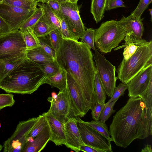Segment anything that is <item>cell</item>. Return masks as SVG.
<instances>
[{
  "label": "cell",
  "instance_id": "cell-1",
  "mask_svg": "<svg viewBox=\"0 0 152 152\" xmlns=\"http://www.w3.org/2000/svg\"><path fill=\"white\" fill-rule=\"evenodd\" d=\"M55 60L74 79L91 110L97 101L94 85L96 67L90 48L81 42L62 38Z\"/></svg>",
  "mask_w": 152,
  "mask_h": 152
},
{
  "label": "cell",
  "instance_id": "cell-2",
  "mask_svg": "<svg viewBox=\"0 0 152 152\" xmlns=\"http://www.w3.org/2000/svg\"><path fill=\"white\" fill-rule=\"evenodd\" d=\"M112 141L126 148L134 140L152 134V112L140 96L130 97L113 116L109 130Z\"/></svg>",
  "mask_w": 152,
  "mask_h": 152
},
{
  "label": "cell",
  "instance_id": "cell-3",
  "mask_svg": "<svg viewBox=\"0 0 152 152\" xmlns=\"http://www.w3.org/2000/svg\"><path fill=\"white\" fill-rule=\"evenodd\" d=\"M46 78L40 65L26 58L0 82V88L8 93L31 94Z\"/></svg>",
  "mask_w": 152,
  "mask_h": 152
},
{
  "label": "cell",
  "instance_id": "cell-4",
  "mask_svg": "<svg viewBox=\"0 0 152 152\" xmlns=\"http://www.w3.org/2000/svg\"><path fill=\"white\" fill-rule=\"evenodd\" d=\"M129 33L126 27L120 20L107 21L95 29L94 45L100 52H110L118 46Z\"/></svg>",
  "mask_w": 152,
  "mask_h": 152
},
{
  "label": "cell",
  "instance_id": "cell-5",
  "mask_svg": "<svg viewBox=\"0 0 152 152\" xmlns=\"http://www.w3.org/2000/svg\"><path fill=\"white\" fill-rule=\"evenodd\" d=\"M152 63V41L139 46L126 61L123 59L116 69L117 79L126 84L147 64Z\"/></svg>",
  "mask_w": 152,
  "mask_h": 152
},
{
  "label": "cell",
  "instance_id": "cell-6",
  "mask_svg": "<svg viewBox=\"0 0 152 152\" xmlns=\"http://www.w3.org/2000/svg\"><path fill=\"white\" fill-rule=\"evenodd\" d=\"M26 49L22 33L19 30L0 36V61L26 56Z\"/></svg>",
  "mask_w": 152,
  "mask_h": 152
},
{
  "label": "cell",
  "instance_id": "cell-7",
  "mask_svg": "<svg viewBox=\"0 0 152 152\" xmlns=\"http://www.w3.org/2000/svg\"><path fill=\"white\" fill-rule=\"evenodd\" d=\"M40 116L19 122L14 133L4 143L3 152H23L28 142V135Z\"/></svg>",
  "mask_w": 152,
  "mask_h": 152
},
{
  "label": "cell",
  "instance_id": "cell-8",
  "mask_svg": "<svg viewBox=\"0 0 152 152\" xmlns=\"http://www.w3.org/2000/svg\"><path fill=\"white\" fill-rule=\"evenodd\" d=\"M93 53L96 69L106 94L111 97L116 87L117 80L115 75L116 68L105 57L95 49Z\"/></svg>",
  "mask_w": 152,
  "mask_h": 152
},
{
  "label": "cell",
  "instance_id": "cell-9",
  "mask_svg": "<svg viewBox=\"0 0 152 152\" xmlns=\"http://www.w3.org/2000/svg\"><path fill=\"white\" fill-rule=\"evenodd\" d=\"M48 100L50 104L48 111L60 121L64 123L69 117H75L67 84L55 99L49 97Z\"/></svg>",
  "mask_w": 152,
  "mask_h": 152
},
{
  "label": "cell",
  "instance_id": "cell-10",
  "mask_svg": "<svg viewBox=\"0 0 152 152\" xmlns=\"http://www.w3.org/2000/svg\"><path fill=\"white\" fill-rule=\"evenodd\" d=\"M61 7L63 18L69 31L78 40L82 37L85 29L77 3L65 2L61 4Z\"/></svg>",
  "mask_w": 152,
  "mask_h": 152
},
{
  "label": "cell",
  "instance_id": "cell-11",
  "mask_svg": "<svg viewBox=\"0 0 152 152\" xmlns=\"http://www.w3.org/2000/svg\"><path fill=\"white\" fill-rule=\"evenodd\" d=\"M35 9H24L1 2L0 16L8 24L11 31L18 30L20 27L32 15Z\"/></svg>",
  "mask_w": 152,
  "mask_h": 152
},
{
  "label": "cell",
  "instance_id": "cell-12",
  "mask_svg": "<svg viewBox=\"0 0 152 152\" xmlns=\"http://www.w3.org/2000/svg\"><path fill=\"white\" fill-rule=\"evenodd\" d=\"M77 121L80 135L85 145L105 152H113L111 142L89 126Z\"/></svg>",
  "mask_w": 152,
  "mask_h": 152
},
{
  "label": "cell",
  "instance_id": "cell-13",
  "mask_svg": "<svg viewBox=\"0 0 152 152\" xmlns=\"http://www.w3.org/2000/svg\"><path fill=\"white\" fill-rule=\"evenodd\" d=\"M66 79L74 116L83 117L89 110L83 94L74 79L67 72Z\"/></svg>",
  "mask_w": 152,
  "mask_h": 152
},
{
  "label": "cell",
  "instance_id": "cell-14",
  "mask_svg": "<svg viewBox=\"0 0 152 152\" xmlns=\"http://www.w3.org/2000/svg\"><path fill=\"white\" fill-rule=\"evenodd\" d=\"M152 80V63L147 64L127 84L130 97L140 96L147 89Z\"/></svg>",
  "mask_w": 152,
  "mask_h": 152
},
{
  "label": "cell",
  "instance_id": "cell-15",
  "mask_svg": "<svg viewBox=\"0 0 152 152\" xmlns=\"http://www.w3.org/2000/svg\"><path fill=\"white\" fill-rule=\"evenodd\" d=\"M143 20V18L139 19L131 15L127 17L123 16L120 20L126 26L129 33L124 39L125 42L122 44V45L120 46V48L125 47L129 44L137 43L142 39L144 31Z\"/></svg>",
  "mask_w": 152,
  "mask_h": 152
},
{
  "label": "cell",
  "instance_id": "cell-16",
  "mask_svg": "<svg viewBox=\"0 0 152 152\" xmlns=\"http://www.w3.org/2000/svg\"><path fill=\"white\" fill-rule=\"evenodd\" d=\"M77 123L76 117H71L64 123L65 143L64 145L78 152L80 151V147L85 144L82 140Z\"/></svg>",
  "mask_w": 152,
  "mask_h": 152
},
{
  "label": "cell",
  "instance_id": "cell-17",
  "mask_svg": "<svg viewBox=\"0 0 152 152\" xmlns=\"http://www.w3.org/2000/svg\"><path fill=\"white\" fill-rule=\"evenodd\" d=\"M42 115L45 117L49 127L50 140L53 142L56 145H64V123L59 121L48 111L44 113Z\"/></svg>",
  "mask_w": 152,
  "mask_h": 152
},
{
  "label": "cell",
  "instance_id": "cell-18",
  "mask_svg": "<svg viewBox=\"0 0 152 152\" xmlns=\"http://www.w3.org/2000/svg\"><path fill=\"white\" fill-rule=\"evenodd\" d=\"M50 130L48 124L33 141L28 142L23 152L41 151L50 140Z\"/></svg>",
  "mask_w": 152,
  "mask_h": 152
},
{
  "label": "cell",
  "instance_id": "cell-19",
  "mask_svg": "<svg viewBox=\"0 0 152 152\" xmlns=\"http://www.w3.org/2000/svg\"><path fill=\"white\" fill-rule=\"evenodd\" d=\"M26 56L27 58L39 64L55 61V59L40 46L26 49Z\"/></svg>",
  "mask_w": 152,
  "mask_h": 152
},
{
  "label": "cell",
  "instance_id": "cell-20",
  "mask_svg": "<svg viewBox=\"0 0 152 152\" xmlns=\"http://www.w3.org/2000/svg\"><path fill=\"white\" fill-rule=\"evenodd\" d=\"M48 84L53 87H56L61 91L67 86L66 72L60 67L58 71L54 75L46 78L44 84Z\"/></svg>",
  "mask_w": 152,
  "mask_h": 152
},
{
  "label": "cell",
  "instance_id": "cell-21",
  "mask_svg": "<svg viewBox=\"0 0 152 152\" xmlns=\"http://www.w3.org/2000/svg\"><path fill=\"white\" fill-rule=\"evenodd\" d=\"M57 29L46 19L43 15L35 25L33 32L38 37L45 36L52 30Z\"/></svg>",
  "mask_w": 152,
  "mask_h": 152
},
{
  "label": "cell",
  "instance_id": "cell-22",
  "mask_svg": "<svg viewBox=\"0 0 152 152\" xmlns=\"http://www.w3.org/2000/svg\"><path fill=\"white\" fill-rule=\"evenodd\" d=\"M77 120L98 132L105 137L110 142L112 141L109 130L105 123L102 122L99 120H93L90 122L85 121L80 118V117H76Z\"/></svg>",
  "mask_w": 152,
  "mask_h": 152
},
{
  "label": "cell",
  "instance_id": "cell-23",
  "mask_svg": "<svg viewBox=\"0 0 152 152\" xmlns=\"http://www.w3.org/2000/svg\"><path fill=\"white\" fill-rule=\"evenodd\" d=\"M107 0H92L90 12L96 23L104 17L105 8Z\"/></svg>",
  "mask_w": 152,
  "mask_h": 152
},
{
  "label": "cell",
  "instance_id": "cell-24",
  "mask_svg": "<svg viewBox=\"0 0 152 152\" xmlns=\"http://www.w3.org/2000/svg\"><path fill=\"white\" fill-rule=\"evenodd\" d=\"M37 5L42 9L43 15L46 19L54 26L60 33L61 20L51 10L47 3H37Z\"/></svg>",
  "mask_w": 152,
  "mask_h": 152
},
{
  "label": "cell",
  "instance_id": "cell-25",
  "mask_svg": "<svg viewBox=\"0 0 152 152\" xmlns=\"http://www.w3.org/2000/svg\"><path fill=\"white\" fill-rule=\"evenodd\" d=\"M26 58V56L10 60L0 61L3 63V68L0 77V82L13 70L21 64Z\"/></svg>",
  "mask_w": 152,
  "mask_h": 152
},
{
  "label": "cell",
  "instance_id": "cell-26",
  "mask_svg": "<svg viewBox=\"0 0 152 152\" xmlns=\"http://www.w3.org/2000/svg\"><path fill=\"white\" fill-rule=\"evenodd\" d=\"M36 8L32 15L18 29L21 32L25 31L27 28L33 30L36 24L43 14L42 8Z\"/></svg>",
  "mask_w": 152,
  "mask_h": 152
},
{
  "label": "cell",
  "instance_id": "cell-27",
  "mask_svg": "<svg viewBox=\"0 0 152 152\" xmlns=\"http://www.w3.org/2000/svg\"><path fill=\"white\" fill-rule=\"evenodd\" d=\"M95 92L97 102L102 104H105L106 94L103 86L98 72L96 69L94 78Z\"/></svg>",
  "mask_w": 152,
  "mask_h": 152
},
{
  "label": "cell",
  "instance_id": "cell-28",
  "mask_svg": "<svg viewBox=\"0 0 152 152\" xmlns=\"http://www.w3.org/2000/svg\"><path fill=\"white\" fill-rule=\"evenodd\" d=\"M22 33L27 49L40 46L38 38L34 33L33 29L27 28Z\"/></svg>",
  "mask_w": 152,
  "mask_h": 152
},
{
  "label": "cell",
  "instance_id": "cell-29",
  "mask_svg": "<svg viewBox=\"0 0 152 152\" xmlns=\"http://www.w3.org/2000/svg\"><path fill=\"white\" fill-rule=\"evenodd\" d=\"M11 6L28 10H35L37 3L29 0H3L1 2Z\"/></svg>",
  "mask_w": 152,
  "mask_h": 152
},
{
  "label": "cell",
  "instance_id": "cell-30",
  "mask_svg": "<svg viewBox=\"0 0 152 152\" xmlns=\"http://www.w3.org/2000/svg\"><path fill=\"white\" fill-rule=\"evenodd\" d=\"M95 29L88 28L85 31L82 37L80 38L81 42L86 44L90 49L95 50L94 36Z\"/></svg>",
  "mask_w": 152,
  "mask_h": 152
},
{
  "label": "cell",
  "instance_id": "cell-31",
  "mask_svg": "<svg viewBox=\"0 0 152 152\" xmlns=\"http://www.w3.org/2000/svg\"><path fill=\"white\" fill-rule=\"evenodd\" d=\"M48 124L45 116L41 115L38 121L35 124L28 135V137L34 138Z\"/></svg>",
  "mask_w": 152,
  "mask_h": 152
},
{
  "label": "cell",
  "instance_id": "cell-32",
  "mask_svg": "<svg viewBox=\"0 0 152 152\" xmlns=\"http://www.w3.org/2000/svg\"><path fill=\"white\" fill-rule=\"evenodd\" d=\"M39 65L45 72L46 78L50 77L55 75L58 71L60 68L55 61Z\"/></svg>",
  "mask_w": 152,
  "mask_h": 152
},
{
  "label": "cell",
  "instance_id": "cell-33",
  "mask_svg": "<svg viewBox=\"0 0 152 152\" xmlns=\"http://www.w3.org/2000/svg\"><path fill=\"white\" fill-rule=\"evenodd\" d=\"M38 38L40 46L55 59L56 51L51 45L48 34L45 36L39 37Z\"/></svg>",
  "mask_w": 152,
  "mask_h": 152
},
{
  "label": "cell",
  "instance_id": "cell-34",
  "mask_svg": "<svg viewBox=\"0 0 152 152\" xmlns=\"http://www.w3.org/2000/svg\"><path fill=\"white\" fill-rule=\"evenodd\" d=\"M117 100L108 103H105V106L102 112L99 120L101 122L105 123L110 116L115 112L113 110L115 103Z\"/></svg>",
  "mask_w": 152,
  "mask_h": 152
},
{
  "label": "cell",
  "instance_id": "cell-35",
  "mask_svg": "<svg viewBox=\"0 0 152 152\" xmlns=\"http://www.w3.org/2000/svg\"><path fill=\"white\" fill-rule=\"evenodd\" d=\"M48 35L51 45L56 51L62 38L61 34L57 29H55L51 31Z\"/></svg>",
  "mask_w": 152,
  "mask_h": 152
},
{
  "label": "cell",
  "instance_id": "cell-36",
  "mask_svg": "<svg viewBox=\"0 0 152 152\" xmlns=\"http://www.w3.org/2000/svg\"><path fill=\"white\" fill-rule=\"evenodd\" d=\"M152 2V0H140L137 7L131 15L140 19L142 14Z\"/></svg>",
  "mask_w": 152,
  "mask_h": 152
},
{
  "label": "cell",
  "instance_id": "cell-37",
  "mask_svg": "<svg viewBox=\"0 0 152 152\" xmlns=\"http://www.w3.org/2000/svg\"><path fill=\"white\" fill-rule=\"evenodd\" d=\"M152 80L145 91L140 96L144 102L149 110L152 112Z\"/></svg>",
  "mask_w": 152,
  "mask_h": 152
},
{
  "label": "cell",
  "instance_id": "cell-38",
  "mask_svg": "<svg viewBox=\"0 0 152 152\" xmlns=\"http://www.w3.org/2000/svg\"><path fill=\"white\" fill-rule=\"evenodd\" d=\"M15 102L12 93L0 94V110L5 107L12 106Z\"/></svg>",
  "mask_w": 152,
  "mask_h": 152
},
{
  "label": "cell",
  "instance_id": "cell-39",
  "mask_svg": "<svg viewBox=\"0 0 152 152\" xmlns=\"http://www.w3.org/2000/svg\"><path fill=\"white\" fill-rule=\"evenodd\" d=\"M127 89L126 84L123 83H120L118 86L115 87L112 97L106 104L118 100L121 96L124 95L125 91Z\"/></svg>",
  "mask_w": 152,
  "mask_h": 152
},
{
  "label": "cell",
  "instance_id": "cell-40",
  "mask_svg": "<svg viewBox=\"0 0 152 152\" xmlns=\"http://www.w3.org/2000/svg\"><path fill=\"white\" fill-rule=\"evenodd\" d=\"M143 45L132 43L127 45L124 49L123 53V60L127 61L136 52L140 46Z\"/></svg>",
  "mask_w": 152,
  "mask_h": 152
},
{
  "label": "cell",
  "instance_id": "cell-41",
  "mask_svg": "<svg viewBox=\"0 0 152 152\" xmlns=\"http://www.w3.org/2000/svg\"><path fill=\"white\" fill-rule=\"evenodd\" d=\"M61 24L60 33L62 38L78 40L75 37L71 34L69 31L63 18L61 19Z\"/></svg>",
  "mask_w": 152,
  "mask_h": 152
},
{
  "label": "cell",
  "instance_id": "cell-42",
  "mask_svg": "<svg viewBox=\"0 0 152 152\" xmlns=\"http://www.w3.org/2000/svg\"><path fill=\"white\" fill-rule=\"evenodd\" d=\"M105 105V104H102L97 102L93 108L91 110L92 118L94 120H99L102 112Z\"/></svg>",
  "mask_w": 152,
  "mask_h": 152
},
{
  "label": "cell",
  "instance_id": "cell-43",
  "mask_svg": "<svg viewBox=\"0 0 152 152\" xmlns=\"http://www.w3.org/2000/svg\"><path fill=\"white\" fill-rule=\"evenodd\" d=\"M51 10L60 19L63 17L61 12V4L58 2L49 1L46 3Z\"/></svg>",
  "mask_w": 152,
  "mask_h": 152
},
{
  "label": "cell",
  "instance_id": "cell-44",
  "mask_svg": "<svg viewBox=\"0 0 152 152\" xmlns=\"http://www.w3.org/2000/svg\"><path fill=\"white\" fill-rule=\"evenodd\" d=\"M124 3L123 0H107L105 10H110L118 7H126Z\"/></svg>",
  "mask_w": 152,
  "mask_h": 152
},
{
  "label": "cell",
  "instance_id": "cell-45",
  "mask_svg": "<svg viewBox=\"0 0 152 152\" xmlns=\"http://www.w3.org/2000/svg\"><path fill=\"white\" fill-rule=\"evenodd\" d=\"M11 31L8 24L0 16V36Z\"/></svg>",
  "mask_w": 152,
  "mask_h": 152
},
{
  "label": "cell",
  "instance_id": "cell-46",
  "mask_svg": "<svg viewBox=\"0 0 152 152\" xmlns=\"http://www.w3.org/2000/svg\"><path fill=\"white\" fill-rule=\"evenodd\" d=\"M80 150L85 152H105L102 150L97 149L85 145H81L80 147Z\"/></svg>",
  "mask_w": 152,
  "mask_h": 152
},
{
  "label": "cell",
  "instance_id": "cell-47",
  "mask_svg": "<svg viewBox=\"0 0 152 152\" xmlns=\"http://www.w3.org/2000/svg\"><path fill=\"white\" fill-rule=\"evenodd\" d=\"M141 152H152L151 146L148 144L146 145L144 148L141 149Z\"/></svg>",
  "mask_w": 152,
  "mask_h": 152
},
{
  "label": "cell",
  "instance_id": "cell-48",
  "mask_svg": "<svg viewBox=\"0 0 152 152\" xmlns=\"http://www.w3.org/2000/svg\"><path fill=\"white\" fill-rule=\"evenodd\" d=\"M49 1H57L60 4L66 1V0H38L37 2L38 3L41 2V3H46Z\"/></svg>",
  "mask_w": 152,
  "mask_h": 152
},
{
  "label": "cell",
  "instance_id": "cell-49",
  "mask_svg": "<svg viewBox=\"0 0 152 152\" xmlns=\"http://www.w3.org/2000/svg\"><path fill=\"white\" fill-rule=\"evenodd\" d=\"M3 68V63L0 61V77Z\"/></svg>",
  "mask_w": 152,
  "mask_h": 152
},
{
  "label": "cell",
  "instance_id": "cell-50",
  "mask_svg": "<svg viewBox=\"0 0 152 152\" xmlns=\"http://www.w3.org/2000/svg\"><path fill=\"white\" fill-rule=\"evenodd\" d=\"M78 0H66V1L71 3H77Z\"/></svg>",
  "mask_w": 152,
  "mask_h": 152
},
{
  "label": "cell",
  "instance_id": "cell-51",
  "mask_svg": "<svg viewBox=\"0 0 152 152\" xmlns=\"http://www.w3.org/2000/svg\"><path fill=\"white\" fill-rule=\"evenodd\" d=\"M57 94H56L55 92H53L52 93V97L53 98L55 99L57 97Z\"/></svg>",
  "mask_w": 152,
  "mask_h": 152
},
{
  "label": "cell",
  "instance_id": "cell-52",
  "mask_svg": "<svg viewBox=\"0 0 152 152\" xmlns=\"http://www.w3.org/2000/svg\"><path fill=\"white\" fill-rule=\"evenodd\" d=\"M149 11V12L150 15H151V21L152 22V9H150L148 10Z\"/></svg>",
  "mask_w": 152,
  "mask_h": 152
},
{
  "label": "cell",
  "instance_id": "cell-53",
  "mask_svg": "<svg viewBox=\"0 0 152 152\" xmlns=\"http://www.w3.org/2000/svg\"><path fill=\"white\" fill-rule=\"evenodd\" d=\"M30 1L33 2H34V3H38V0H29Z\"/></svg>",
  "mask_w": 152,
  "mask_h": 152
},
{
  "label": "cell",
  "instance_id": "cell-54",
  "mask_svg": "<svg viewBox=\"0 0 152 152\" xmlns=\"http://www.w3.org/2000/svg\"><path fill=\"white\" fill-rule=\"evenodd\" d=\"M3 148V146L2 145L0 144V152L2 150Z\"/></svg>",
  "mask_w": 152,
  "mask_h": 152
},
{
  "label": "cell",
  "instance_id": "cell-55",
  "mask_svg": "<svg viewBox=\"0 0 152 152\" xmlns=\"http://www.w3.org/2000/svg\"><path fill=\"white\" fill-rule=\"evenodd\" d=\"M3 0H0V3H1Z\"/></svg>",
  "mask_w": 152,
  "mask_h": 152
},
{
  "label": "cell",
  "instance_id": "cell-56",
  "mask_svg": "<svg viewBox=\"0 0 152 152\" xmlns=\"http://www.w3.org/2000/svg\"><path fill=\"white\" fill-rule=\"evenodd\" d=\"M1 127V124H0V127Z\"/></svg>",
  "mask_w": 152,
  "mask_h": 152
}]
</instances>
